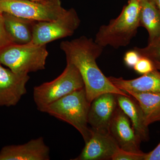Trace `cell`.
Here are the masks:
<instances>
[{
	"label": "cell",
	"mask_w": 160,
	"mask_h": 160,
	"mask_svg": "<svg viewBox=\"0 0 160 160\" xmlns=\"http://www.w3.org/2000/svg\"><path fill=\"white\" fill-rule=\"evenodd\" d=\"M60 47L66 54L67 63L73 65L79 72L90 104L99 95L107 92L129 95L114 86L99 68L97 59L102 53L104 48L94 40L82 36L62 42Z\"/></svg>",
	"instance_id": "6da1fadb"
},
{
	"label": "cell",
	"mask_w": 160,
	"mask_h": 160,
	"mask_svg": "<svg viewBox=\"0 0 160 160\" xmlns=\"http://www.w3.org/2000/svg\"><path fill=\"white\" fill-rule=\"evenodd\" d=\"M142 0H129L118 16L102 25L94 41L103 48L111 46L118 49L129 45L140 27Z\"/></svg>",
	"instance_id": "7a4b0ae2"
},
{
	"label": "cell",
	"mask_w": 160,
	"mask_h": 160,
	"mask_svg": "<svg viewBox=\"0 0 160 160\" xmlns=\"http://www.w3.org/2000/svg\"><path fill=\"white\" fill-rule=\"evenodd\" d=\"M90 104L84 88L52 103L44 108L42 112L69 123L79 132L86 143L92 133L88 122Z\"/></svg>",
	"instance_id": "3957f363"
},
{
	"label": "cell",
	"mask_w": 160,
	"mask_h": 160,
	"mask_svg": "<svg viewBox=\"0 0 160 160\" xmlns=\"http://www.w3.org/2000/svg\"><path fill=\"white\" fill-rule=\"evenodd\" d=\"M48 52L46 45L32 42L26 44H9L0 49V64L13 72L28 74L45 69Z\"/></svg>",
	"instance_id": "277c9868"
},
{
	"label": "cell",
	"mask_w": 160,
	"mask_h": 160,
	"mask_svg": "<svg viewBox=\"0 0 160 160\" xmlns=\"http://www.w3.org/2000/svg\"><path fill=\"white\" fill-rule=\"evenodd\" d=\"M84 88L79 72L73 65L67 63L65 70L57 78L34 87L33 99L38 110L42 112L52 103Z\"/></svg>",
	"instance_id": "5b68a950"
},
{
	"label": "cell",
	"mask_w": 160,
	"mask_h": 160,
	"mask_svg": "<svg viewBox=\"0 0 160 160\" xmlns=\"http://www.w3.org/2000/svg\"><path fill=\"white\" fill-rule=\"evenodd\" d=\"M66 11L61 2H41L32 0H0V13L36 21L56 20Z\"/></svg>",
	"instance_id": "8992f818"
},
{
	"label": "cell",
	"mask_w": 160,
	"mask_h": 160,
	"mask_svg": "<svg viewBox=\"0 0 160 160\" xmlns=\"http://www.w3.org/2000/svg\"><path fill=\"white\" fill-rule=\"evenodd\" d=\"M81 20L73 8L56 20L37 22L33 28L32 42L38 45H46L52 41L71 36L79 27Z\"/></svg>",
	"instance_id": "52a82bcc"
},
{
	"label": "cell",
	"mask_w": 160,
	"mask_h": 160,
	"mask_svg": "<svg viewBox=\"0 0 160 160\" xmlns=\"http://www.w3.org/2000/svg\"><path fill=\"white\" fill-rule=\"evenodd\" d=\"M117 94L111 92L99 95L90 103L88 122L92 129L109 132V126L118 108Z\"/></svg>",
	"instance_id": "ba28073f"
},
{
	"label": "cell",
	"mask_w": 160,
	"mask_h": 160,
	"mask_svg": "<svg viewBox=\"0 0 160 160\" xmlns=\"http://www.w3.org/2000/svg\"><path fill=\"white\" fill-rule=\"evenodd\" d=\"M28 74H19L0 64V107L15 106L27 92Z\"/></svg>",
	"instance_id": "9c48e42d"
},
{
	"label": "cell",
	"mask_w": 160,
	"mask_h": 160,
	"mask_svg": "<svg viewBox=\"0 0 160 160\" xmlns=\"http://www.w3.org/2000/svg\"><path fill=\"white\" fill-rule=\"evenodd\" d=\"M92 130L91 138L85 143L81 153L72 160H112L113 155L119 149L109 132Z\"/></svg>",
	"instance_id": "30bf717a"
},
{
	"label": "cell",
	"mask_w": 160,
	"mask_h": 160,
	"mask_svg": "<svg viewBox=\"0 0 160 160\" xmlns=\"http://www.w3.org/2000/svg\"><path fill=\"white\" fill-rule=\"evenodd\" d=\"M109 132L121 149L134 153H143L140 149L141 141L136 134L130 120L119 107L112 120Z\"/></svg>",
	"instance_id": "8fae6325"
},
{
	"label": "cell",
	"mask_w": 160,
	"mask_h": 160,
	"mask_svg": "<svg viewBox=\"0 0 160 160\" xmlns=\"http://www.w3.org/2000/svg\"><path fill=\"white\" fill-rule=\"evenodd\" d=\"M50 149L42 137L24 144L4 146L0 151V160H49Z\"/></svg>",
	"instance_id": "7c38bea8"
},
{
	"label": "cell",
	"mask_w": 160,
	"mask_h": 160,
	"mask_svg": "<svg viewBox=\"0 0 160 160\" xmlns=\"http://www.w3.org/2000/svg\"><path fill=\"white\" fill-rule=\"evenodd\" d=\"M108 78L116 87L126 92H160V71L157 69L132 79L126 80L122 78L112 76Z\"/></svg>",
	"instance_id": "4fadbf2b"
},
{
	"label": "cell",
	"mask_w": 160,
	"mask_h": 160,
	"mask_svg": "<svg viewBox=\"0 0 160 160\" xmlns=\"http://www.w3.org/2000/svg\"><path fill=\"white\" fill-rule=\"evenodd\" d=\"M118 105L130 120L136 134L141 142L149 140L148 126L146 124L142 110L137 101L131 96L118 94Z\"/></svg>",
	"instance_id": "5bb4252c"
},
{
	"label": "cell",
	"mask_w": 160,
	"mask_h": 160,
	"mask_svg": "<svg viewBox=\"0 0 160 160\" xmlns=\"http://www.w3.org/2000/svg\"><path fill=\"white\" fill-rule=\"evenodd\" d=\"M6 32L13 44H26L31 42L33 28L37 22L2 13Z\"/></svg>",
	"instance_id": "9a60e30c"
},
{
	"label": "cell",
	"mask_w": 160,
	"mask_h": 160,
	"mask_svg": "<svg viewBox=\"0 0 160 160\" xmlns=\"http://www.w3.org/2000/svg\"><path fill=\"white\" fill-rule=\"evenodd\" d=\"M140 25L148 32L149 43L160 38V12L154 2L141 1Z\"/></svg>",
	"instance_id": "2e32d148"
},
{
	"label": "cell",
	"mask_w": 160,
	"mask_h": 160,
	"mask_svg": "<svg viewBox=\"0 0 160 160\" xmlns=\"http://www.w3.org/2000/svg\"><path fill=\"white\" fill-rule=\"evenodd\" d=\"M127 93L138 103L143 112L145 122L148 126L160 121V92H127Z\"/></svg>",
	"instance_id": "e0dca14e"
},
{
	"label": "cell",
	"mask_w": 160,
	"mask_h": 160,
	"mask_svg": "<svg viewBox=\"0 0 160 160\" xmlns=\"http://www.w3.org/2000/svg\"><path fill=\"white\" fill-rule=\"evenodd\" d=\"M141 56L149 58L153 62H160V38L149 42L148 46L144 48L134 47Z\"/></svg>",
	"instance_id": "ac0fdd59"
},
{
	"label": "cell",
	"mask_w": 160,
	"mask_h": 160,
	"mask_svg": "<svg viewBox=\"0 0 160 160\" xmlns=\"http://www.w3.org/2000/svg\"><path fill=\"white\" fill-rule=\"evenodd\" d=\"M133 69L140 74H147L156 69L153 61L149 58L141 56Z\"/></svg>",
	"instance_id": "d6986e66"
},
{
	"label": "cell",
	"mask_w": 160,
	"mask_h": 160,
	"mask_svg": "<svg viewBox=\"0 0 160 160\" xmlns=\"http://www.w3.org/2000/svg\"><path fill=\"white\" fill-rule=\"evenodd\" d=\"M146 153H137L119 148L112 156V160H144Z\"/></svg>",
	"instance_id": "ffe728a7"
},
{
	"label": "cell",
	"mask_w": 160,
	"mask_h": 160,
	"mask_svg": "<svg viewBox=\"0 0 160 160\" xmlns=\"http://www.w3.org/2000/svg\"><path fill=\"white\" fill-rule=\"evenodd\" d=\"M138 52L134 49L126 52L124 57L125 65L130 68H133L141 58Z\"/></svg>",
	"instance_id": "44dd1931"
},
{
	"label": "cell",
	"mask_w": 160,
	"mask_h": 160,
	"mask_svg": "<svg viewBox=\"0 0 160 160\" xmlns=\"http://www.w3.org/2000/svg\"><path fill=\"white\" fill-rule=\"evenodd\" d=\"M12 43L5 29L2 14L0 13V49Z\"/></svg>",
	"instance_id": "7402d4cb"
},
{
	"label": "cell",
	"mask_w": 160,
	"mask_h": 160,
	"mask_svg": "<svg viewBox=\"0 0 160 160\" xmlns=\"http://www.w3.org/2000/svg\"><path fill=\"white\" fill-rule=\"evenodd\" d=\"M144 160H160V142L153 150L146 153Z\"/></svg>",
	"instance_id": "603a6c76"
},
{
	"label": "cell",
	"mask_w": 160,
	"mask_h": 160,
	"mask_svg": "<svg viewBox=\"0 0 160 160\" xmlns=\"http://www.w3.org/2000/svg\"><path fill=\"white\" fill-rule=\"evenodd\" d=\"M156 69L160 71V62H153Z\"/></svg>",
	"instance_id": "cb8c5ba5"
},
{
	"label": "cell",
	"mask_w": 160,
	"mask_h": 160,
	"mask_svg": "<svg viewBox=\"0 0 160 160\" xmlns=\"http://www.w3.org/2000/svg\"><path fill=\"white\" fill-rule=\"evenodd\" d=\"M44 2H61L60 0H42Z\"/></svg>",
	"instance_id": "d4e9b609"
},
{
	"label": "cell",
	"mask_w": 160,
	"mask_h": 160,
	"mask_svg": "<svg viewBox=\"0 0 160 160\" xmlns=\"http://www.w3.org/2000/svg\"><path fill=\"white\" fill-rule=\"evenodd\" d=\"M155 2L160 12V0H155Z\"/></svg>",
	"instance_id": "484cf974"
},
{
	"label": "cell",
	"mask_w": 160,
	"mask_h": 160,
	"mask_svg": "<svg viewBox=\"0 0 160 160\" xmlns=\"http://www.w3.org/2000/svg\"><path fill=\"white\" fill-rule=\"evenodd\" d=\"M32 1H37V2H42V0H32Z\"/></svg>",
	"instance_id": "4316f807"
},
{
	"label": "cell",
	"mask_w": 160,
	"mask_h": 160,
	"mask_svg": "<svg viewBox=\"0 0 160 160\" xmlns=\"http://www.w3.org/2000/svg\"><path fill=\"white\" fill-rule=\"evenodd\" d=\"M150 1H153V2H155V0H150Z\"/></svg>",
	"instance_id": "83f0119b"
}]
</instances>
